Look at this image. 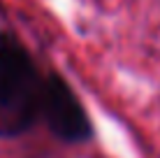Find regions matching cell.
<instances>
[{
  "label": "cell",
  "instance_id": "cell-2",
  "mask_svg": "<svg viewBox=\"0 0 160 158\" xmlns=\"http://www.w3.org/2000/svg\"><path fill=\"white\" fill-rule=\"evenodd\" d=\"M42 114L53 135H58L65 142L77 144L91 137V121L86 116V110L81 107L74 91L56 74L47 77L44 81Z\"/></svg>",
  "mask_w": 160,
  "mask_h": 158
},
{
  "label": "cell",
  "instance_id": "cell-1",
  "mask_svg": "<svg viewBox=\"0 0 160 158\" xmlns=\"http://www.w3.org/2000/svg\"><path fill=\"white\" fill-rule=\"evenodd\" d=\"M44 81L28 49L0 33V137L26 133L42 114Z\"/></svg>",
  "mask_w": 160,
  "mask_h": 158
}]
</instances>
